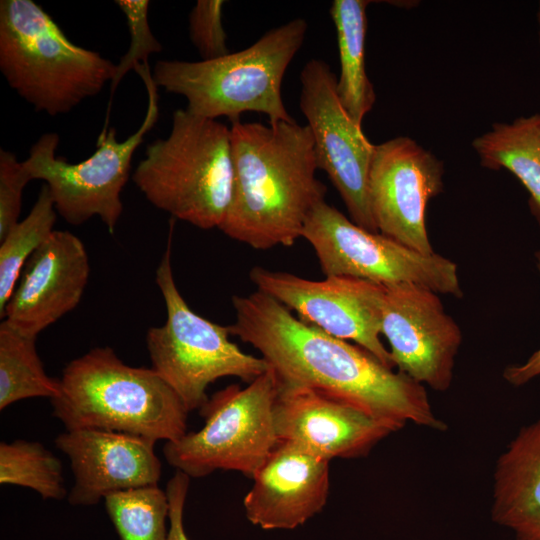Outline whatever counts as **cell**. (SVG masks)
<instances>
[{
  "instance_id": "cell-2",
  "label": "cell",
  "mask_w": 540,
  "mask_h": 540,
  "mask_svg": "<svg viewBox=\"0 0 540 540\" xmlns=\"http://www.w3.org/2000/svg\"><path fill=\"white\" fill-rule=\"evenodd\" d=\"M230 130L232 194L218 229L254 249L294 245L326 194L310 129L295 120H237Z\"/></svg>"
},
{
  "instance_id": "cell-1",
  "label": "cell",
  "mask_w": 540,
  "mask_h": 540,
  "mask_svg": "<svg viewBox=\"0 0 540 540\" xmlns=\"http://www.w3.org/2000/svg\"><path fill=\"white\" fill-rule=\"evenodd\" d=\"M231 334L257 349L280 383L309 387L389 424L407 422L444 431L424 386L394 372L369 351L295 317L269 295L233 296Z\"/></svg>"
},
{
  "instance_id": "cell-13",
  "label": "cell",
  "mask_w": 540,
  "mask_h": 540,
  "mask_svg": "<svg viewBox=\"0 0 540 540\" xmlns=\"http://www.w3.org/2000/svg\"><path fill=\"white\" fill-rule=\"evenodd\" d=\"M443 173V163L409 137L375 145L368 194L379 233L420 253L433 254L426 207L442 192Z\"/></svg>"
},
{
  "instance_id": "cell-26",
  "label": "cell",
  "mask_w": 540,
  "mask_h": 540,
  "mask_svg": "<svg viewBox=\"0 0 540 540\" xmlns=\"http://www.w3.org/2000/svg\"><path fill=\"white\" fill-rule=\"evenodd\" d=\"M115 4L126 17L131 40L127 53L116 64V72L110 83L111 95L114 94L118 84L130 70L147 64V59L151 54L162 51V45L153 35L149 25L150 1L117 0Z\"/></svg>"
},
{
  "instance_id": "cell-16",
  "label": "cell",
  "mask_w": 540,
  "mask_h": 540,
  "mask_svg": "<svg viewBox=\"0 0 540 540\" xmlns=\"http://www.w3.org/2000/svg\"><path fill=\"white\" fill-rule=\"evenodd\" d=\"M89 272L82 241L69 231L54 230L26 262L0 317L37 337L79 304Z\"/></svg>"
},
{
  "instance_id": "cell-7",
  "label": "cell",
  "mask_w": 540,
  "mask_h": 540,
  "mask_svg": "<svg viewBox=\"0 0 540 540\" xmlns=\"http://www.w3.org/2000/svg\"><path fill=\"white\" fill-rule=\"evenodd\" d=\"M156 269V283L164 299L167 319L146 334L152 369L173 389L185 409H200L209 399L208 386L222 377L247 383L269 369L264 358L243 352L229 336L230 326L195 313L179 292L171 265V236Z\"/></svg>"
},
{
  "instance_id": "cell-17",
  "label": "cell",
  "mask_w": 540,
  "mask_h": 540,
  "mask_svg": "<svg viewBox=\"0 0 540 540\" xmlns=\"http://www.w3.org/2000/svg\"><path fill=\"white\" fill-rule=\"evenodd\" d=\"M155 443L128 433L92 428L58 435L55 445L69 458L74 477L68 502L91 506L115 492L158 485L161 461L154 451Z\"/></svg>"
},
{
  "instance_id": "cell-20",
  "label": "cell",
  "mask_w": 540,
  "mask_h": 540,
  "mask_svg": "<svg viewBox=\"0 0 540 540\" xmlns=\"http://www.w3.org/2000/svg\"><path fill=\"white\" fill-rule=\"evenodd\" d=\"M367 0H334L330 16L335 26L340 74L337 94L350 117L361 126L376 95L365 65Z\"/></svg>"
},
{
  "instance_id": "cell-25",
  "label": "cell",
  "mask_w": 540,
  "mask_h": 540,
  "mask_svg": "<svg viewBox=\"0 0 540 540\" xmlns=\"http://www.w3.org/2000/svg\"><path fill=\"white\" fill-rule=\"evenodd\" d=\"M0 483L30 488L43 499H63L67 492L61 462L39 442L0 443Z\"/></svg>"
},
{
  "instance_id": "cell-9",
  "label": "cell",
  "mask_w": 540,
  "mask_h": 540,
  "mask_svg": "<svg viewBox=\"0 0 540 540\" xmlns=\"http://www.w3.org/2000/svg\"><path fill=\"white\" fill-rule=\"evenodd\" d=\"M148 93L146 115L138 130L120 142L110 128L102 134L95 152L84 161L67 162L56 155L57 133L43 134L23 161L32 180L41 179L49 188L57 213L69 224L80 225L98 216L113 234L123 211L121 192L130 176L131 160L145 135L159 117L157 86L148 64L136 70Z\"/></svg>"
},
{
  "instance_id": "cell-10",
  "label": "cell",
  "mask_w": 540,
  "mask_h": 540,
  "mask_svg": "<svg viewBox=\"0 0 540 540\" xmlns=\"http://www.w3.org/2000/svg\"><path fill=\"white\" fill-rule=\"evenodd\" d=\"M301 237L313 247L326 277L382 285L413 283L436 293L463 296L457 265L437 253L423 254L381 233L368 231L325 200L309 213Z\"/></svg>"
},
{
  "instance_id": "cell-18",
  "label": "cell",
  "mask_w": 540,
  "mask_h": 540,
  "mask_svg": "<svg viewBox=\"0 0 540 540\" xmlns=\"http://www.w3.org/2000/svg\"><path fill=\"white\" fill-rule=\"evenodd\" d=\"M329 462L278 442L244 497L247 519L264 530L295 529L319 513L329 493Z\"/></svg>"
},
{
  "instance_id": "cell-8",
  "label": "cell",
  "mask_w": 540,
  "mask_h": 540,
  "mask_svg": "<svg viewBox=\"0 0 540 540\" xmlns=\"http://www.w3.org/2000/svg\"><path fill=\"white\" fill-rule=\"evenodd\" d=\"M278 390L269 367L245 388L230 385L216 392L200 408L204 426L164 444L166 461L190 478L216 470L253 477L279 442L274 424Z\"/></svg>"
},
{
  "instance_id": "cell-27",
  "label": "cell",
  "mask_w": 540,
  "mask_h": 540,
  "mask_svg": "<svg viewBox=\"0 0 540 540\" xmlns=\"http://www.w3.org/2000/svg\"><path fill=\"white\" fill-rule=\"evenodd\" d=\"M224 3L223 0H198L189 13V38L202 60L229 53L222 21Z\"/></svg>"
},
{
  "instance_id": "cell-23",
  "label": "cell",
  "mask_w": 540,
  "mask_h": 540,
  "mask_svg": "<svg viewBox=\"0 0 540 540\" xmlns=\"http://www.w3.org/2000/svg\"><path fill=\"white\" fill-rule=\"evenodd\" d=\"M57 211L44 184L29 214L0 240V315L31 255L54 231Z\"/></svg>"
},
{
  "instance_id": "cell-22",
  "label": "cell",
  "mask_w": 540,
  "mask_h": 540,
  "mask_svg": "<svg viewBox=\"0 0 540 540\" xmlns=\"http://www.w3.org/2000/svg\"><path fill=\"white\" fill-rule=\"evenodd\" d=\"M36 338L5 320L0 324V410L23 399L60 395V380L45 372Z\"/></svg>"
},
{
  "instance_id": "cell-30",
  "label": "cell",
  "mask_w": 540,
  "mask_h": 540,
  "mask_svg": "<svg viewBox=\"0 0 540 540\" xmlns=\"http://www.w3.org/2000/svg\"><path fill=\"white\" fill-rule=\"evenodd\" d=\"M535 256L540 272V249L536 252ZM539 375L540 349L535 351L525 363L508 366L503 372L504 379L514 386H521Z\"/></svg>"
},
{
  "instance_id": "cell-14",
  "label": "cell",
  "mask_w": 540,
  "mask_h": 540,
  "mask_svg": "<svg viewBox=\"0 0 540 540\" xmlns=\"http://www.w3.org/2000/svg\"><path fill=\"white\" fill-rule=\"evenodd\" d=\"M381 334L399 371L435 391L451 385L462 341L438 293L413 283L384 285Z\"/></svg>"
},
{
  "instance_id": "cell-21",
  "label": "cell",
  "mask_w": 540,
  "mask_h": 540,
  "mask_svg": "<svg viewBox=\"0 0 540 540\" xmlns=\"http://www.w3.org/2000/svg\"><path fill=\"white\" fill-rule=\"evenodd\" d=\"M538 114L511 123H494L472 142L482 166L506 169L529 193V207L540 226V137Z\"/></svg>"
},
{
  "instance_id": "cell-29",
  "label": "cell",
  "mask_w": 540,
  "mask_h": 540,
  "mask_svg": "<svg viewBox=\"0 0 540 540\" xmlns=\"http://www.w3.org/2000/svg\"><path fill=\"white\" fill-rule=\"evenodd\" d=\"M190 477L176 471L166 486L169 499V531L167 540H190L184 529L183 514L189 490Z\"/></svg>"
},
{
  "instance_id": "cell-11",
  "label": "cell",
  "mask_w": 540,
  "mask_h": 540,
  "mask_svg": "<svg viewBox=\"0 0 540 540\" xmlns=\"http://www.w3.org/2000/svg\"><path fill=\"white\" fill-rule=\"evenodd\" d=\"M299 80V108L312 134L318 169L329 177L351 220L368 231L379 233L368 194L375 145L341 104L337 77L326 61L308 60Z\"/></svg>"
},
{
  "instance_id": "cell-28",
  "label": "cell",
  "mask_w": 540,
  "mask_h": 540,
  "mask_svg": "<svg viewBox=\"0 0 540 540\" xmlns=\"http://www.w3.org/2000/svg\"><path fill=\"white\" fill-rule=\"evenodd\" d=\"M32 181L23 161L14 153L0 149V240L19 222L22 193Z\"/></svg>"
},
{
  "instance_id": "cell-19",
  "label": "cell",
  "mask_w": 540,
  "mask_h": 540,
  "mask_svg": "<svg viewBox=\"0 0 540 540\" xmlns=\"http://www.w3.org/2000/svg\"><path fill=\"white\" fill-rule=\"evenodd\" d=\"M491 515L517 540H540V419L523 427L498 458Z\"/></svg>"
},
{
  "instance_id": "cell-24",
  "label": "cell",
  "mask_w": 540,
  "mask_h": 540,
  "mask_svg": "<svg viewBox=\"0 0 540 540\" xmlns=\"http://www.w3.org/2000/svg\"><path fill=\"white\" fill-rule=\"evenodd\" d=\"M104 502L120 540H167L170 505L158 485L115 492Z\"/></svg>"
},
{
  "instance_id": "cell-3",
  "label": "cell",
  "mask_w": 540,
  "mask_h": 540,
  "mask_svg": "<svg viewBox=\"0 0 540 540\" xmlns=\"http://www.w3.org/2000/svg\"><path fill=\"white\" fill-rule=\"evenodd\" d=\"M59 380L52 415L66 430L101 429L156 442L187 432L189 412L173 389L152 368L129 366L110 347L73 359Z\"/></svg>"
},
{
  "instance_id": "cell-15",
  "label": "cell",
  "mask_w": 540,
  "mask_h": 540,
  "mask_svg": "<svg viewBox=\"0 0 540 540\" xmlns=\"http://www.w3.org/2000/svg\"><path fill=\"white\" fill-rule=\"evenodd\" d=\"M279 442L330 461L367 455L395 430L370 414L318 390L279 382L274 405Z\"/></svg>"
},
{
  "instance_id": "cell-5",
  "label": "cell",
  "mask_w": 540,
  "mask_h": 540,
  "mask_svg": "<svg viewBox=\"0 0 540 540\" xmlns=\"http://www.w3.org/2000/svg\"><path fill=\"white\" fill-rule=\"evenodd\" d=\"M0 71L36 111L57 116L99 94L116 64L71 42L32 0H1Z\"/></svg>"
},
{
  "instance_id": "cell-12",
  "label": "cell",
  "mask_w": 540,
  "mask_h": 540,
  "mask_svg": "<svg viewBox=\"0 0 540 540\" xmlns=\"http://www.w3.org/2000/svg\"><path fill=\"white\" fill-rule=\"evenodd\" d=\"M249 277L258 291L295 311L301 321L354 341L386 366L395 367L380 339L384 285L349 277L314 281L261 266L253 267Z\"/></svg>"
},
{
  "instance_id": "cell-32",
  "label": "cell",
  "mask_w": 540,
  "mask_h": 540,
  "mask_svg": "<svg viewBox=\"0 0 540 540\" xmlns=\"http://www.w3.org/2000/svg\"><path fill=\"white\" fill-rule=\"evenodd\" d=\"M537 130H538V134H539V137H540V115L538 114V117H537Z\"/></svg>"
},
{
  "instance_id": "cell-4",
  "label": "cell",
  "mask_w": 540,
  "mask_h": 540,
  "mask_svg": "<svg viewBox=\"0 0 540 540\" xmlns=\"http://www.w3.org/2000/svg\"><path fill=\"white\" fill-rule=\"evenodd\" d=\"M307 30L305 19H291L249 47L220 58L158 61L152 78L157 87L183 96L185 109L200 117H227L234 122L244 112H258L268 116L270 123L292 121L281 86Z\"/></svg>"
},
{
  "instance_id": "cell-6",
  "label": "cell",
  "mask_w": 540,
  "mask_h": 540,
  "mask_svg": "<svg viewBox=\"0 0 540 540\" xmlns=\"http://www.w3.org/2000/svg\"><path fill=\"white\" fill-rule=\"evenodd\" d=\"M132 180L156 208L200 229L219 228L231 200V130L177 109L166 138L150 143Z\"/></svg>"
},
{
  "instance_id": "cell-31",
  "label": "cell",
  "mask_w": 540,
  "mask_h": 540,
  "mask_svg": "<svg viewBox=\"0 0 540 540\" xmlns=\"http://www.w3.org/2000/svg\"><path fill=\"white\" fill-rule=\"evenodd\" d=\"M537 19H538V24H539V42H540V2H539L538 13H537Z\"/></svg>"
}]
</instances>
